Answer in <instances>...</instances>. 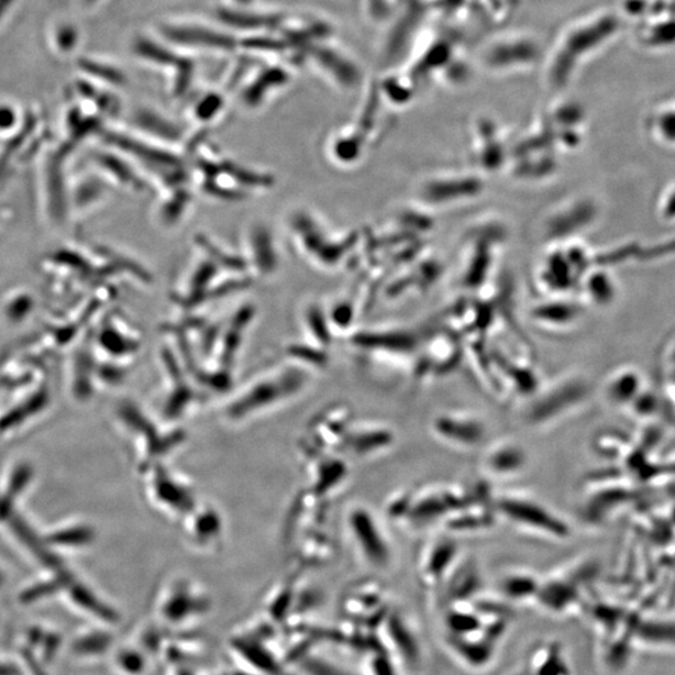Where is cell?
Here are the masks:
<instances>
[{"label": "cell", "instance_id": "4fadbf2b", "mask_svg": "<svg viewBox=\"0 0 675 675\" xmlns=\"http://www.w3.org/2000/svg\"><path fill=\"white\" fill-rule=\"evenodd\" d=\"M434 430L444 440L462 445L477 444L485 435V428L476 419L455 416L438 418Z\"/></svg>", "mask_w": 675, "mask_h": 675}, {"label": "cell", "instance_id": "7c38bea8", "mask_svg": "<svg viewBox=\"0 0 675 675\" xmlns=\"http://www.w3.org/2000/svg\"><path fill=\"white\" fill-rule=\"evenodd\" d=\"M48 403L47 394L40 391V394L31 395V397L9 407L0 416V435L15 433L20 428L22 430L24 425L32 422V419L42 416L43 410L47 408Z\"/></svg>", "mask_w": 675, "mask_h": 675}, {"label": "cell", "instance_id": "603a6c76", "mask_svg": "<svg viewBox=\"0 0 675 675\" xmlns=\"http://www.w3.org/2000/svg\"><path fill=\"white\" fill-rule=\"evenodd\" d=\"M488 464L493 472L510 474L522 468L524 457L517 446L501 445L489 455Z\"/></svg>", "mask_w": 675, "mask_h": 675}, {"label": "cell", "instance_id": "d6986e66", "mask_svg": "<svg viewBox=\"0 0 675 675\" xmlns=\"http://www.w3.org/2000/svg\"><path fill=\"white\" fill-rule=\"evenodd\" d=\"M188 514L190 516V521H188L186 528L191 541L207 545L221 534V521H219V517L213 509L203 508L198 510L196 506Z\"/></svg>", "mask_w": 675, "mask_h": 675}, {"label": "cell", "instance_id": "8fae6325", "mask_svg": "<svg viewBox=\"0 0 675 675\" xmlns=\"http://www.w3.org/2000/svg\"><path fill=\"white\" fill-rule=\"evenodd\" d=\"M386 634L383 644L386 651L399 656L407 665H416L422 660V644L414 635L412 628L408 627L405 619L396 615L386 618Z\"/></svg>", "mask_w": 675, "mask_h": 675}, {"label": "cell", "instance_id": "f1b7e54d", "mask_svg": "<svg viewBox=\"0 0 675 675\" xmlns=\"http://www.w3.org/2000/svg\"><path fill=\"white\" fill-rule=\"evenodd\" d=\"M659 209L663 221L675 222V184L664 190Z\"/></svg>", "mask_w": 675, "mask_h": 675}, {"label": "cell", "instance_id": "cb8c5ba5", "mask_svg": "<svg viewBox=\"0 0 675 675\" xmlns=\"http://www.w3.org/2000/svg\"><path fill=\"white\" fill-rule=\"evenodd\" d=\"M394 442V435L387 430H364L351 436V445L357 454H369L386 449Z\"/></svg>", "mask_w": 675, "mask_h": 675}, {"label": "cell", "instance_id": "e0dca14e", "mask_svg": "<svg viewBox=\"0 0 675 675\" xmlns=\"http://www.w3.org/2000/svg\"><path fill=\"white\" fill-rule=\"evenodd\" d=\"M455 553H457V549L452 542L442 541L427 554L422 573V579L427 587H435L442 582L444 574L451 568Z\"/></svg>", "mask_w": 675, "mask_h": 675}, {"label": "cell", "instance_id": "7402d4cb", "mask_svg": "<svg viewBox=\"0 0 675 675\" xmlns=\"http://www.w3.org/2000/svg\"><path fill=\"white\" fill-rule=\"evenodd\" d=\"M640 389H642L641 374L633 369H628L618 373L612 381L609 383L608 394L616 403H624L627 399L635 397Z\"/></svg>", "mask_w": 675, "mask_h": 675}, {"label": "cell", "instance_id": "5b68a950", "mask_svg": "<svg viewBox=\"0 0 675 675\" xmlns=\"http://www.w3.org/2000/svg\"><path fill=\"white\" fill-rule=\"evenodd\" d=\"M147 474L150 498L166 512L188 514L196 508L193 489L158 463L143 469Z\"/></svg>", "mask_w": 675, "mask_h": 675}, {"label": "cell", "instance_id": "4dcf8cb0", "mask_svg": "<svg viewBox=\"0 0 675 675\" xmlns=\"http://www.w3.org/2000/svg\"><path fill=\"white\" fill-rule=\"evenodd\" d=\"M21 655L23 663L25 664V668L30 671L31 675H48L47 672L42 668V663L36 661L32 653L29 650H25L24 646L21 650Z\"/></svg>", "mask_w": 675, "mask_h": 675}, {"label": "cell", "instance_id": "9c48e42d", "mask_svg": "<svg viewBox=\"0 0 675 675\" xmlns=\"http://www.w3.org/2000/svg\"><path fill=\"white\" fill-rule=\"evenodd\" d=\"M62 593L68 605L78 610L79 613L93 618L97 622L106 626L120 622V615L115 612V609L107 605L92 588L76 577L69 580Z\"/></svg>", "mask_w": 675, "mask_h": 675}, {"label": "cell", "instance_id": "83f0119b", "mask_svg": "<svg viewBox=\"0 0 675 675\" xmlns=\"http://www.w3.org/2000/svg\"><path fill=\"white\" fill-rule=\"evenodd\" d=\"M367 670L369 675H397L394 663L385 654L372 655Z\"/></svg>", "mask_w": 675, "mask_h": 675}, {"label": "cell", "instance_id": "30bf717a", "mask_svg": "<svg viewBox=\"0 0 675 675\" xmlns=\"http://www.w3.org/2000/svg\"><path fill=\"white\" fill-rule=\"evenodd\" d=\"M42 535L44 543L56 554L58 550L60 552L87 550L96 540L93 527L77 519L58 523Z\"/></svg>", "mask_w": 675, "mask_h": 675}, {"label": "cell", "instance_id": "7a4b0ae2", "mask_svg": "<svg viewBox=\"0 0 675 675\" xmlns=\"http://www.w3.org/2000/svg\"><path fill=\"white\" fill-rule=\"evenodd\" d=\"M115 417L124 433L134 440V446L139 450L136 452L140 454V462H142V471L157 463L162 455L184 441L180 434L163 435L159 433L158 428L132 401H122L118 405Z\"/></svg>", "mask_w": 675, "mask_h": 675}, {"label": "cell", "instance_id": "4316f807", "mask_svg": "<svg viewBox=\"0 0 675 675\" xmlns=\"http://www.w3.org/2000/svg\"><path fill=\"white\" fill-rule=\"evenodd\" d=\"M302 668L307 675H355L340 667V665L324 659H317V656H310V659L303 661Z\"/></svg>", "mask_w": 675, "mask_h": 675}, {"label": "cell", "instance_id": "6da1fadb", "mask_svg": "<svg viewBox=\"0 0 675 675\" xmlns=\"http://www.w3.org/2000/svg\"><path fill=\"white\" fill-rule=\"evenodd\" d=\"M306 376L298 368H283L255 380L228 407L226 414L241 419L259 412V409L279 403L303 387Z\"/></svg>", "mask_w": 675, "mask_h": 675}, {"label": "cell", "instance_id": "1f68e13d", "mask_svg": "<svg viewBox=\"0 0 675 675\" xmlns=\"http://www.w3.org/2000/svg\"><path fill=\"white\" fill-rule=\"evenodd\" d=\"M171 675H195V674L191 673L187 667H184V665H181V667H176L175 672H173Z\"/></svg>", "mask_w": 675, "mask_h": 675}, {"label": "cell", "instance_id": "52a82bcc", "mask_svg": "<svg viewBox=\"0 0 675 675\" xmlns=\"http://www.w3.org/2000/svg\"><path fill=\"white\" fill-rule=\"evenodd\" d=\"M350 529L359 551L370 564L381 567L388 563L389 549L377 523L366 509H354Z\"/></svg>", "mask_w": 675, "mask_h": 675}, {"label": "cell", "instance_id": "44dd1931", "mask_svg": "<svg viewBox=\"0 0 675 675\" xmlns=\"http://www.w3.org/2000/svg\"><path fill=\"white\" fill-rule=\"evenodd\" d=\"M584 396V388H564L560 394H554L540 401L534 408V419L538 422H544L545 419L554 417L563 410L579 403V399Z\"/></svg>", "mask_w": 675, "mask_h": 675}, {"label": "cell", "instance_id": "f546056e", "mask_svg": "<svg viewBox=\"0 0 675 675\" xmlns=\"http://www.w3.org/2000/svg\"><path fill=\"white\" fill-rule=\"evenodd\" d=\"M656 130L664 143L675 144V113L662 115L656 123Z\"/></svg>", "mask_w": 675, "mask_h": 675}, {"label": "cell", "instance_id": "484cf974", "mask_svg": "<svg viewBox=\"0 0 675 675\" xmlns=\"http://www.w3.org/2000/svg\"><path fill=\"white\" fill-rule=\"evenodd\" d=\"M540 587L541 583H538L534 578L518 574V576L508 577L501 589L509 599L527 600L532 597L536 598Z\"/></svg>", "mask_w": 675, "mask_h": 675}, {"label": "cell", "instance_id": "ba28073f", "mask_svg": "<svg viewBox=\"0 0 675 675\" xmlns=\"http://www.w3.org/2000/svg\"><path fill=\"white\" fill-rule=\"evenodd\" d=\"M513 675H572V668L562 643L544 641L529 650Z\"/></svg>", "mask_w": 675, "mask_h": 675}, {"label": "cell", "instance_id": "3957f363", "mask_svg": "<svg viewBox=\"0 0 675 675\" xmlns=\"http://www.w3.org/2000/svg\"><path fill=\"white\" fill-rule=\"evenodd\" d=\"M616 25L612 18H606V20L583 26V29L573 31L565 36L551 64L550 79L553 84L555 86L564 85L569 79L578 59L612 34Z\"/></svg>", "mask_w": 675, "mask_h": 675}, {"label": "cell", "instance_id": "d4e9b609", "mask_svg": "<svg viewBox=\"0 0 675 675\" xmlns=\"http://www.w3.org/2000/svg\"><path fill=\"white\" fill-rule=\"evenodd\" d=\"M114 664L123 675H143L147 671V660L141 648H121L114 655Z\"/></svg>", "mask_w": 675, "mask_h": 675}, {"label": "cell", "instance_id": "8992f818", "mask_svg": "<svg viewBox=\"0 0 675 675\" xmlns=\"http://www.w3.org/2000/svg\"><path fill=\"white\" fill-rule=\"evenodd\" d=\"M499 509L510 521L535 529L546 535L565 538L569 534V528L562 519L534 501L509 498L500 501Z\"/></svg>", "mask_w": 675, "mask_h": 675}, {"label": "cell", "instance_id": "d6a6232c", "mask_svg": "<svg viewBox=\"0 0 675 675\" xmlns=\"http://www.w3.org/2000/svg\"><path fill=\"white\" fill-rule=\"evenodd\" d=\"M7 583V576L2 568H0V590H2Z\"/></svg>", "mask_w": 675, "mask_h": 675}, {"label": "cell", "instance_id": "2e32d148", "mask_svg": "<svg viewBox=\"0 0 675 675\" xmlns=\"http://www.w3.org/2000/svg\"><path fill=\"white\" fill-rule=\"evenodd\" d=\"M113 637L102 629H85L73 638L70 651L80 660H97L111 650Z\"/></svg>", "mask_w": 675, "mask_h": 675}, {"label": "cell", "instance_id": "277c9868", "mask_svg": "<svg viewBox=\"0 0 675 675\" xmlns=\"http://www.w3.org/2000/svg\"><path fill=\"white\" fill-rule=\"evenodd\" d=\"M209 607L211 601L206 593L188 580L167 584L157 601L161 619L170 626H184L191 619L203 617Z\"/></svg>", "mask_w": 675, "mask_h": 675}, {"label": "cell", "instance_id": "ffe728a7", "mask_svg": "<svg viewBox=\"0 0 675 675\" xmlns=\"http://www.w3.org/2000/svg\"><path fill=\"white\" fill-rule=\"evenodd\" d=\"M250 242H252V262L262 275H272L277 268V253L273 245L272 235L263 228L254 230Z\"/></svg>", "mask_w": 675, "mask_h": 675}, {"label": "cell", "instance_id": "9a60e30c", "mask_svg": "<svg viewBox=\"0 0 675 675\" xmlns=\"http://www.w3.org/2000/svg\"><path fill=\"white\" fill-rule=\"evenodd\" d=\"M25 650H29L40 663H51L60 650L62 634L43 626L26 629Z\"/></svg>", "mask_w": 675, "mask_h": 675}, {"label": "cell", "instance_id": "5bb4252c", "mask_svg": "<svg viewBox=\"0 0 675 675\" xmlns=\"http://www.w3.org/2000/svg\"><path fill=\"white\" fill-rule=\"evenodd\" d=\"M34 480V468L26 461H18L4 472L0 483V496L18 506Z\"/></svg>", "mask_w": 675, "mask_h": 675}, {"label": "cell", "instance_id": "ac0fdd59", "mask_svg": "<svg viewBox=\"0 0 675 675\" xmlns=\"http://www.w3.org/2000/svg\"><path fill=\"white\" fill-rule=\"evenodd\" d=\"M536 49L529 42H509L498 44L488 53L487 62L495 68H508L518 64L531 63L535 58Z\"/></svg>", "mask_w": 675, "mask_h": 675}]
</instances>
